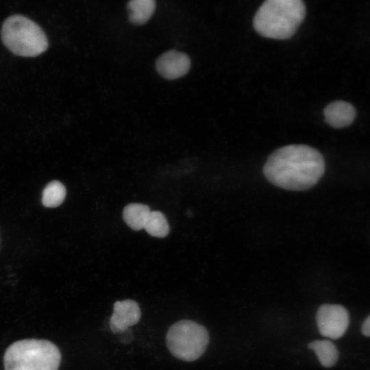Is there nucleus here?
Returning <instances> with one entry per match:
<instances>
[{
    "label": "nucleus",
    "mask_w": 370,
    "mask_h": 370,
    "mask_svg": "<svg viewBox=\"0 0 370 370\" xmlns=\"http://www.w3.org/2000/svg\"><path fill=\"white\" fill-rule=\"evenodd\" d=\"M156 8L154 0H132L127 4L129 21L140 25L145 23L153 15Z\"/></svg>",
    "instance_id": "nucleus-10"
},
{
    "label": "nucleus",
    "mask_w": 370,
    "mask_h": 370,
    "mask_svg": "<svg viewBox=\"0 0 370 370\" xmlns=\"http://www.w3.org/2000/svg\"><path fill=\"white\" fill-rule=\"evenodd\" d=\"M362 334L367 337H370V315L363 321L361 326Z\"/></svg>",
    "instance_id": "nucleus-15"
},
{
    "label": "nucleus",
    "mask_w": 370,
    "mask_h": 370,
    "mask_svg": "<svg viewBox=\"0 0 370 370\" xmlns=\"http://www.w3.org/2000/svg\"><path fill=\"white\" fill-rule=\"evenodd\" d=\"M166 342L175 357L184 361H194L206 351L209 335L203 325L191 320H181L170 327Z\"/></svg>",
    "instance_id": "nucleus-5"
},
{
    "label": "nucleus",
    "mask_w": 370,
    "mask_h": 370,
    "mask_svg": "<svg viewBox=\"0 0 370 370\" xmlns=\"http://www.w3.org/2000/svg\"><path fill=\"white\" fill-rule=\"evenodd\" d=\"M60 361L58 347L42 339L16 341L7 348L3 357L5 370H58Z\"/></svg>",
    "instance_id": "nucleus-3"
},
{
    "label": "nucleus",
    "mask_w": 370,
    "mask_h": 370,
    "mask_svg": "<svg viewBox=\"0 0 370 370\" xmlns=\"http://www.w3.org/2000/svg\"><path fill=\"white\" fill-rule=\"evenodd\" d=\"M4 45L14 54L32 57L44 52L47 38L35 22L22 15H12L4 21L1 29Z\"/></svg>",
    "instance_id": "nucleus-4"
},
{
    "label": "nucleus",
    "mask_w": 370,
    "mask_h": 370,
    "mask_svg": "<svg viewBox=\"0 0 370 370\" xmlns=\"http://www.w3.org/2000/svg\"><path fill=\"white\" fill-rule=\"evenodd\" d=\"M325 122L335 128H341L350 125L356 117L354 107L343 101H336L329 103L323 110Z\"/></svg>",
    "instance_id": "nucleus-9"
},
{
    "label": "nucleus",
    "mask_w": 370,
    "mask_h": 370,
    "mask_svg": "<svg viewBox=\"0 0 370 370\" xmlns=\"http://www.w3.org/2000/svg\"><path fill=\"white\" fill-rule=\"evenodd\" d=\"M325 172V161L316 149L306 145L278 148L267 160L263 173L273 185L294 191L314 186Z\"/></svg>",
    "instance_id": "nucleus-1"
},
{
    "label": "nucleus",
    "mask_w": 370,
    "mask_h": 370,
    "mask_svg": "<svg viewBox=\"0 0 370 370\" xmlns=\"http://www.w3.org/2000/svg\"><path fill=\"white\" fill-rule=\"evenodd\" d=\"M190 68V60L184 53L169 50L162 53L156 62L158 73L167 79H175L185 75Z\"/></svg>",
    "instance_id": "nucleus-7"
},
{
    "label": "nucleus",
    "mask_w": 370,
    "mask_h": 370,
    "mask_svg": "<svg viewBox=\"0 0 370 370\" xmlns=\"http://www.w3.org/2000/svg\"><path fill=\"white\" fill-rule=\"evenodd\" d=\"M316 321L323 336L338 339L345 334L349 327V314L341 305L324 304L317 312Z\"/></svg>",
    "instance_id": "nucleus-6"
},
{
    "label": "nucleus",
    "mask_w": 370,
    "mask_h": 370,
    "mask_svg": "<svg viewBox=\"0 0 370 370\" xmlns=\"http://www.w3.org/2000/svg\"><path fill=\"white\" fill-rule=\"evenodd\" d=\"M153 237L164 238L169 232V225L164 215L159 211H151L145 221L144 228Z\"/></svg>",
    "instance_id": "nucleus-14"
},
{
    "label": "nucleus",
    "mask_w": 370,
    "mask_h": 370,
    "mask_svg": "<svg viewBox=\"0 0 370 370\" xmlns=\"http://www.w3.org/2000/svg\"><path fill=\"white\" fill-rule=\"evenodd\" d=\"M306 13L301 0H267L256 11L253 26L264 37L288 39L296 32Z\"/></svg>",
    "instance_id": "nucleus-2"
},
{
    "label": "nucleus",
    "mask_w": 370,
    "mask_h": 370,
    "mask_svg": "<svg viewBox=\"0 0 370 370\" xmlns=\"http://www.w3.org/2000/svg\"><path fill=\"white\" fill-rule=\"evenodd\" d=\"M308 347L314 352L320 363L324 367H332L338 361V350L330 340L313 341L308 345Z\"/></svg>",
    "instance_id": "nucleus-11"
},
{
    "label": "nucleus",
    "mask_w": 370,
    "mask_h": 370,
    "mask_svg": "<svg viewBox=\"0 0 370 370\" xmlns=\"http://www.w3.org/2000/svg\"><path fill=\"white\" fill-rule=\"evenodd\" d=\"M141 317L138 304L134 300L117 301L114 304L110 319V328L114 333H120L136 324Z\"/></svg>",
    "instance_id": "nucleus-8"
},
{
    "label": "nucleus",
    "mask_w": 370,
    "mask_h": 370,
    "mask_svg": "<svg viewBox=\"0 0 370 370\" xmlns=\"http://www.w3.org/2000/svg\"><path fill=\"white\" fill-rule=\"evenodd\" d=\"M150 212V208L147 205L138 203L130 204L123 209V218L130 228L140 230L144 228Z\"/></svg>",
    "instance_id": "nucleus-12"
},
{
    "label": "nucleus",
    "mask_w": 370,
    "mask_h": 370,
    "mask_svg": "<svg viewBox=\"0 0 370 370\" xmlns=\"http://www.w3.org/2000/svg\"><path fill=\"white\" fill-rule=\"evenodd\" d=\"M66 195L65 186L58 180L47 184L42 192V203L47 208H56L62 204Z\"/></svg>",
    "instance_id": "nucleus-13"
}]
</instances>
